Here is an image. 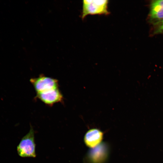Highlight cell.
I'll list each match as a JSON object with an SVG mask.
<instances>
[{
    "label": "cell",
    "instance_id": "cell-7",
    "mask_svg": "<svg viewBox=\"0 0 163 163\" xmlns=\"http://www.w3.org/2000/svg\"><path fill=\"white\" fill-rule=\"evenodd\" d=\"M155 25L154 34H163V19Z\"/></svg>",
    "mask_w": 163,
    "mask_h": 163
},
{
    "label": "cell",
    "instance_id": "cell-2",
    "mask_svg": "<svg viewBox=\"0 0 163 163\" xmlns=\"http://www.w3.org/2000/svg\"><path fill=\"white\" fill-rule=\"evenodd\" d=\"M108 0H84L82 2L81 17L84 19L89 14L107 15L110 12L108 9Z\"/></svg>",
    "mask_w": 163,
    "mask_h": 163
},
{
    "label": "cell",
    "instance_id": "cell-5",
    "mask_svg": "<svg viewBox=\"0 0 163 163\" xmlns=\"http://www.w3.org/2000/svg\"><path fill=\"white\" fill-rule=\"evenodd\" d=\"M149 21L156 24L163 19V0L152 1L149 14Z\"/></svg>",
    "mask_w": 163,
    "mask_h": 163
},
{
    "label": "cell",
    "instance_id": "cell-6",
    "mask_svg": "<svg viewBox=\"0 0 163 163\" xmlns=\"http://www.w3.org/2000/svg\"><path fill=\"white\" fill-rule=\"evenodd\" d=\"M103 133L96 128H93L88 130L85 134L84 141L87 146L93 148L99 145L102 140Z\"/></svg>",
    "mask_w": 163,
    "mask_h": 163
},
{
    "label": "cell",
    "instance_id": "cell-3",
    "mask_svg": "<svg viewBox=\"0 0 163 163\" xmlns=\"http://www.w3.org/2000/svg\"><path fill=\"white\" fill-rule=\"evenodd\" d=\"M30 81L37 93L58 88V82L56 79L42 74L31 78Z\"/></svg>",
    "mask_w": 163,
    "mask_h": 163
},
{
    "label": "cell",
    "instance_id": "cell-4",
    "mask_svg": "<svg viewBox=\"0 0 163 163\" xmlns=\"http://www.w3.org/2000/svg\"><path fill=\"white\" fill-rule=\"evenodd\" d=\"M36 98L49 106L62 102L63 100V95L59 88L37 93Z\"/></svg>",
    "mask_w": 163,
    "mask_h": 163
},
{
    "label": "cell",
    "instance_id": "cell-1",
    "mask_svg": "<svg viewBox=\"0 0 163 163\" xmlns=\"http://www.w3.org/2000/svg\"><path fill=\"white\" fill-rule=\"evenodd\" d=\"M34 131L30 126L29 132L21 139L17 147L18 155L22 157L35 158L36 156Z\"/></svg>",
    "mask_w": 163,
    "mask_h": 163
}]
</instances>
